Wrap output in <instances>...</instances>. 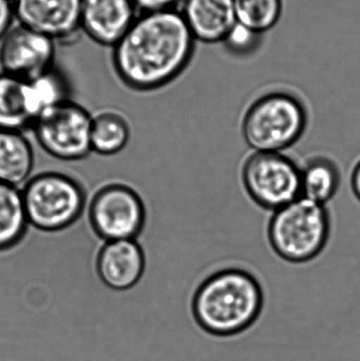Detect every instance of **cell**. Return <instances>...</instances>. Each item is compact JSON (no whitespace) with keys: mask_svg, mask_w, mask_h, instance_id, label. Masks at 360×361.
I'll use <instances>...</instances> for the list:
<instances>
[{"mask_svg":"<svg viewBox=\"0 0 360 361\" xmlns=\"http://www.w3.org/2000/svg\"><path fill=\"white\" fill-rule=\"evenodd\" d=\"M309 112L294 93L274 90L252 102L243 116L241 133L254 152H283L306 133Z\"/></svg>","mask_w":360,"mask_h":361,"instance_id":"3","label":"cell"},{"mask_svg":"<svg viewBox=\"0 0 360 361\" xmlns=\"http://www.w3.org/2000/svg\"><path fill=\"white\" fill-rule=\"evenodd\" d=\"M69 92L67 80L55 67L25 80V101L33 124L46 112L69 101Z\"/></svg>","mask_w":360,"mask_h":361,"instance_id":"16","label":"cell"},{"mask_svg":"<svg viewBox=\"0 0 360 361\" xmlns=\"http://www.w3.org/2000/svg\"><path fill=\"white\" fill-rule=\"evenodd\" d=\"M33 147L21 131L0 129V182L21 187L32 177Z\"/></svg>","mask_w":360,"mask_h":361,"instance_id":"14","label":"cell"},{"mask_svg":"<svg viewBox=\"0 0 360 361\" xmlns=\"http://www.w3.org/2000/svg\"><path fill=\"white\" fill-rule=\"evenodd\" d=\"M15 19L13 0H0V42L8 33Z\"/></svg>","mask_w":360,"mask_h":361,"instance_id":"23","label":"cell"},{"mask_svg":"<svg viewBox=\"0 0 360 361\" xmlns=\"http://www.w3.org/2000/svg\"><path fill=\"white\" fill-rule=\"evenodd\" d=\"M55 42L19 25L0 42V68L4 73L31 80L54 67Z\"/></svg>","mask_w":360,"mask_h":361,"instance_id":"9","label":"cell"},{"mask_svg":"<svg viewBox=\"0 0 360 361\" xmlns=\"http://www.w3.org/2000/svg\"><path fill=\"white\" fill-rule=\"evenodd\" d=\"M342 173L340 167L328 157L311 158L302 167V197L327 205L340 190Z\"/></svg>","mask_w":360,"mask_h":361,"instance_id":"18","label":"cell"},{"mask_svg":"<svg viewBox=\"0 0 360 361\" xmlns=\"http://www.w3.org/2000/svg\"><path fill=\"white\" fill-rule=\"evenodd\" d=\"M137 15L132 0H82L80 30L97 44L113 48Z\"/></svg>","mask_w":360,"mask_h":361,"instance_id":"12","label":"cell"},{"mask_svg":"<svg viewBox=\"0 0 360 361\" xmlns=\"http://www.w3.org/2000/svg\"><path fill=\"white\" fill-rule=\"evenodd\" d=\"M196 44L179 8L139 13L113 47L112 63L125 86L150 92L183 74L194 59Z\"/></svg>","mask_w":360,"mask_h":361,"instance_id":"1","label":"cell"},{"mask_svg":"<svg viewBox=\"0 0 360 361\" xmlns=\"http://www.w3.org/2000/svg\"><path fill=\"white\" fill-rule=\"evenodd\" d=\"M92 114L69 99L44 114L32 126L38 145L61 161H80L91 149Z\"/></svg>","mask_w":360,"mask_h":361,"instance_id":"8","label":"cell"},{"mask_svg":"<svg viewBox=\"0 0 360 361\" xmlns=\"http://www.w3.org/2000/svg\"><path fill=\"white\" fill-rule=\"evenodd\" d=\"M132 1L137 6V12L148 13L178 8L177 6L181 4L182 0H132Z\"/></svg>","mask_w":360,"mask_h":361,"instance_id":"22","label":"cell"},{"mask_svg":"<svg viewBox=\"0 0 360 361\" xmlns=\"http://www.w3.org/2000/svg\"><path fill=\"white\" fill-rule=\"evenodd\" d=\"M33 120L27 111L25 80L0 72V129L29 130Z\"/></svg>","mask_w":360,"mask_h":361,"instance_id":"19","label":"cell"},{"mask_svg":"<svg viewBox=\"0 0 360 361\" xmlns=\"http://www.w3.org/2000/svg\"><path fill=\"white\" fill-rule=\"evenodd\" d=\"M30 226L58 233L77 222L86 207V191L80 180L58 171L32 176L21 187Z\"/></svg>","mask_w":360,"mask_h":361,"instance_id":"5","label":"cell"},{"mask_svg":"<svg viewBox=\"0 0 360 361\" xmlns=\"http://www.w3.org/2000/svg\"><path fill=\"white\" fill-rule=\"evenodd\" d=\"M262 36V34L256 33L244 25L237 23L224 40L223 44L230 54L244 57L253 54L259 48Z\"/></svg>","mask_w":360,"mask_h":361,"instance_id":"21","label":"cell"},{"mask_svg":"<svg viewBox=\"0 0 360 361\" xmlns=\"http://www.w3.org/2000/svg\"><path fill=\"white\" fill-rule=\"evenodd\" d=\"M241 180L262 209L274 212L302 197V167L285 152H254L243 163Z\"/></svg>","mask_w":360,"mask_h":361,"instance_id":"6","label":"cell"},{"mask_svg":"<svg viewBox=\"0 0 360 361\" xmlns=\"http://www.w3.org/2000/svg\"><path fill=\"white\" fill-rule=\"evenodd\" d=\"M331 216L327 205L299 197L273 212L268 239L275 254L293 264L316 259L331 235Z\"/></svg>","mask_w":360,"mask_h":361,"instance_id":"4","label":"cell"},{"mask_svg":"<svg viewBox=\"0 0 360 361\" xmlns=\"http://www.w3.org/2000/svg\"><path fill=\"white\" fill-rule=\"evenodd\" d=\"M351 188L356 199L360 202V160L351 173Z\"/></svg>","mask_w":360,"mask_h":361,"instance_id":"24","label":"cell"},{"mask_svg":"<svg viewBox=\"0 0 360 361\" xmlns=\"http://www.w3.org/2000/svg\"><path fill=\"white\" fill-rule=\"evenodd\" d=\"M88 219L91 228L104 242L137 240L145 228L147 212L135 188L113 182L95 191L89 204Z\"/></svg>","mask_w":360,"mask_h":361,"instance_id":"7","label":"cell"},{"mask_svg":"<svg viewBox=\"0 0 360 361\" xmlns=\"http://www.w3.org/2000/svg\"><path fill=\"white\" fill-rule=\"evenodd\" d=\"M237 21L263 35L276 27L283 13V0H234Z\"/></svg>","mask_w":360,"mask_h":361,"instance_id":"20","label":"cell"},{"mask_svg":"<svg viewBox=\"0 0 360 361\" xmlns=\"http://www.w3.org/2000/svg\"><path fill=\"white\" fill-rule=\"evenodd\" d=\"M178 8L197 42L223 44L238 23L234 0H182Z\"/></svg>","mask_w":360,"mask_h":361,"instance_id":"13","label":"cell"},{"mask_svg":"<svg viewBox=\"0 0 360 361\" xmlns=\"http://www.w3.org/2000/svg\"><path fill=\"white\" fill-rule=\"evenodd\" d=\"M19 25L66 42L80 30L82 0H13Z\"/></svg>","mask_w":360,"mask_h":361,"instance_id":"10","label":"cell"},{"mask_svg":"<svg viewBox=\"0 0 360 361\" xmlns=\"http://www.w3.org/2000/svg\"><path fill=\"white\" fill-rule=\"evenodd\" d=\"M130 137V123L118 110L106 108L92 114L91 149L94 154L103 157L120 154Z\"/></svg>","mask_w":360,"mask_h":361,"instance_id":"15","label":"cell"},{"mask_svg":"<svg viewBox=\"0 0 360 361\" xmlns=\"http://www.w3.org/2000/svg\"><path fill=\"white\" fill-rule=\"evenodd\" d=\"M95 271L101 283L109 290H132L145 275V252L137 240L104 242L95 259Z\"/></svg>","mask_w":360,"mask_h":361,"instance_id":"11","label":"cell"},{"mask_svg":"<svg viewBox=\"0 0 360 361\" xmlns=\"http://www.w3.org/2000/svg\"><path fill=\"white\" fill-rule=\"evenodd\" d=\"M264 307V286L242 267H224L201 280L192 299V314L209 334L230 337L253 326Z\"/></svg>","mask_w":360,"mask_h":361,"instance_id":"2","label":"cell"},{"mask_svg":"<svg viewBox=\"0 0 360 361\" xmlns=\"http://www.w3.org/2000/svg\"><path fill=\"white\" fill-rule=\"evenodd\" d=\"M29 226L21 188L0 182V252L20 244Z\"/></svg>","mask_w":360,"mask_h":361,"instance_id":"17","label":"cell"}]
</instances>
